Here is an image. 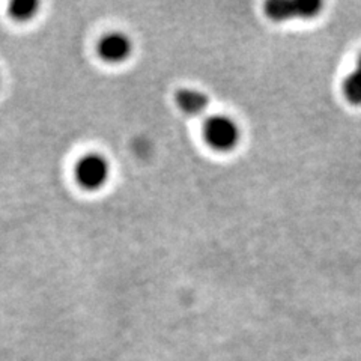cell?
<instances>
[{
  "label": "cell",
  "instance_id": "cell-4",
  "mask_svg": "<svg viewBox=\"0 0 361 361\" xmlns=\"http://www.w3.org/2000/svg\"><path fill=\"white\" fill-rule=\"evenodd\" d=\"M131 41L119 32L109 33L98 44V53L106 62H123L131 54Z\"/></svg>",
  "mask_w": 361,
  "mask_h": 361
},
{
  "label": "cell",
  "instance_id": "cell-3",
  "mask_svg": "<svg viewBox=\"0 0 361 361\" xmlns=\"http://www.w3.org/2000/svg\"><path fill=\"white\" fill-rule=\"evenodd\" d=\"M110 175V166L103 155L89 154L78 161L75 176L78 184L86 190H98L103 187Z\"/></svg>",
  "mask_w": 361,
  "mask_h": 361
},
{
  "label": "cell",
  "instance_id": "cell-1",
  "mask_svg": "<svg viewBox=\"0 0 361 361\" xmlns=\"http://www.w3.org/2000/svg\"><path fill=\"white\" fill-rule=\"evenodd\" d=\"M205 139L217 151H229L240 140V130L228 116H211L203 127Z\"/></svg>",
  "mask_w": 361,
  "mask_h": 361
},
{
  "label": "cell",
  "instance_id": "cell-6",
  "mask_svg": "<svg viewBox=\"0 0 361 361\" xmlns=\"http://www.w3.org/2000/svg\"><path fill=\"white\" fill-rule=\"evenodd\" d=\"M38 6L35 0H16L9 5V16L14 20L26 21L38 13Z\"/></svg>",
  "mask_w": 361,
  "mask_h": 361
},
{
  "label": "cell",
  "instance_id": "cell-2",
  "mask_svg": "<svg viewBox=\"0 0 361 361\" xmlns=\"http://www.w3.org/2000/svg\"><path fill=\"white\" fill-rule=\"evenodd\" d=\"M321 8L318 0H271L265 5V14L276 21L310 18L318 16Z\"/></svg>",
  "mask_w": 361,
  "mask_h": 361
},
{
  "label": "cell",
  "instance_id": "cell-5",
  "mask_svg": "<svg viewBox=\"0 0 361 361\" xmlns=\"http://www.w3.org/2000/svg\"><path fill=\"white\" fill-rule=\"evenodd\" d=\"M176 104L187 115L197 116L208 107V98L205 94L199 92L195 89H183L176 92Z\"/></svg>",
  "mask_w": 361,
  "mask_h": 361
},
{
  "label": "cell",
  "instance_id": "cell-7",
  "mask_svg": "<svg viewBox=\"0 0 361 361\" xmlns=\"http://www.w3.org/2000/svg\"><path fill=\"white\" fill-rule=\"evenodd\" d=\"M343 90L346 98L351 101L354 104H361V71H358L355 68V71H353L346 77V80L343 83Z\"/></svg>",
  "mask_w": 361,
  "mask_h": 361
},
{
  "label": "cell",
  "instance_id": "cell-8",
  "mask_svg": "<svg viewBox=\"0 0 361 361\" xmlns=\"http://www.w3.org/2000/svg\"><path fill=\"white\" fill-rule=\"evenodd\" d=\"M357 70H358V71H361V56H360V59H358V63H357Z\"/></svg>",
  "mask_w": 361,
  "mask_h": 361
}]
</instances>
